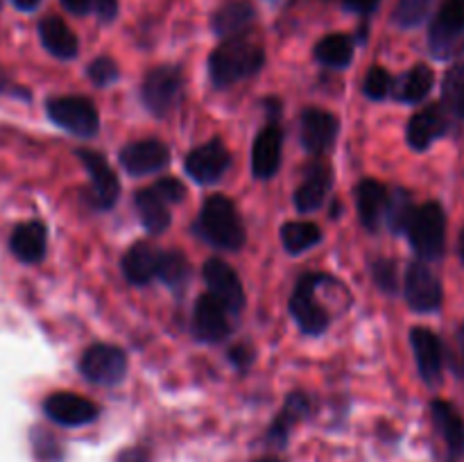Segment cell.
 <instances>
[{"label": "cell", "instance_id": "1", "mask_svg": "<svg viewBox=\"0 0 464 462\" xmlns=\"http://www.w3.org/2000/svg\"><path fill=\"white\" fill-rule=\"evenodd\" d=\"M263 63H266V53L261 45L236 36L213 50L208 57V77H211L213 86L225 89L245 77H252L254 72L261 71Z\"/></svg>", "mask_w": 464, "mask_h": 462}, {"label": "cell", "instance_id": "2", "mask_svg": "<svg viewBox=\"0 0 464 462\" xmlns=\"http://www.w3.org/2000/svg\"><path fill=\"white\" fill-rule=\"evenodd\" d=\"M198 231L208 245L227 252H236L245 243V226L238 211L225 195H213L204 202Z\"/></svg>", "mask_w": 464, "mask_h": 462}, {"label": "cell", "instance_id": "3", "mask_svg": "<svg viewBox=\"0 0 464 462\" xmlns=\"http://www.w3.org/2000/svg\"><path fill=\"white\" fill-rule=\"evenodd\" d=\"M408 238L412 249L426 261L440 258L444 252V240H447V216L438 202H426L415 211L411 226H408Z\"/></svg>", "mask_w": 464, "mask_h": 462}, {"label": "cell", "instance_id": "4", "mask_svg": "<svg viewBox=\"0 0 464 462\" xmlns=\"http://www.w3.org/2000/svg\"><path fill=\"white\" fill-rule=\"evenodd\" d=\"M48 116L54 125L80 136V139H91L100 127L93 102L82 95H63V98L48 100Z\"/></svg>", "mask_w": 464, "mask_h": 462}, {"label": "cell", "instance_id": "5", "mask_svg": "<svg viewBox=\"0 0 464 462\" xmlns=\"http://www.w3.org/2000/svg\"><path fill=\"white\" fill-rule=\"evenodd\" d=\"M184 93V75L177 66H157L145 75L140 95L145 107L157 116H166L177 107Z\"/></svg>", "mask_w": 464, "mask_h": 462}, {"label": "cell", "instance_id": "6", "mask_svg": "<svg viewBox=\"0 0 464 462\" xmlns=\"http://www.w3.org/2000/svg\"><path fill=\"white\" fill-rule=\"evenodd\" d=\"M430 53L449 59L464 48V0H447L430 25Z\"/></svg>", "mask_w": 464, "mask_h": 462}, {"label": "cell", "instance_id": "7", "mask_svg": "<svg viewBox=\"0 0 464 462\" xmlns=\"http://www.w3.org/2000/svg\"><path fill=\"white\" fill-rule=\"evenodd\" d=\"M326 276L322 274H306L299 279L297 288H295L293 297H290V313L297 320L299 329L308 335H320L324 333L329 326V315L324 308L317 303L315 290L317 285L324 281Z\"/></svg>", "mask_w": 464, "mask_h": 462}, {"label": "cell", "instance_id": "8", "mask_svg": "<svg viewBox=\"0 0 464 462\" xmlns=\"http://www.w3.org/2000/svg\"><path fill=\"white\" fill-rule=\"evenodd\" d=\"M80 371L91 383L116 385L127 374V356L113 344H93L80 358Z\"/></svg>", "mask_w": 464, "mask_h": 462}, {"label": "cell", "instance_id": "9", "mask_svg": "<svg viewBox=\"0 0 464 462\" xmlns=\"http://www.w3.org/2000/svg\"><path fill=\"white\" fill-rule=\"evenodd\" d=\"M231 166V154L218 139L199 145L186 157V172L198 184H216Z\"/></svg>", "mask_w": 464, "mask_h": 462}, {"label": "cell", "instance_id": "10", "mask_svg": "<svg viewBox=\"0 0 464 462\" xmlns=\"http://www.w3.org/2000/svg\"><path fill=\"white\" fill-rule=\"evenodd\" d=\"M170 163V152L166 145L157 139L134 140L121 149V166L127 175L145 177L161 172Z\"/></svg>", "mask_w": 464, "mask_h": 462}, {"label": "cell", "instance_id": "11", "mask_svg": "<svg viewBox=\"0 0 464 462\" xmlns=\"http://www.w3.org/2000/svg\"><path fill=\"white\" fill-rule=\"evenodd\" d=\"M193 333L202 342H222L231 333L229 311L211 293L202 294L193 311Z\"/></svg>", "mask_w": 464, "mask_h": 462}, {"label": "cell", "instance_id": "12", "mask_svg": "<svg viewBox=\"0 0 464 462\" xmlns=\"http://www.w3.org/2000/svg\"><path fill=\"white\" fill-rule=\"evenodd\" d=\"M204 281L208 285V293L220 299L229 313L243 311L245 306V290L240 284V276L236 274L229 263L220 258H211L204 263Z\"/></svg>", "mask_w": 464, "mask_h": 462}, {"label": "cell", "instance_id": "13", "mask_svg": "<svg viewBox=\"0 0 464 462\" xmlns=\"http://www.w3.org/2000/svg\"><path fill=\"white\" fill-rule=\"evenodd\" d=\"M77 157L91 177V202L98 208L113 207L121 195V181H118L116 172L109 168L102 154L93 152V149H80Z\"/></svg>", "mask_w": 464, "mask_h": 462}, {"label": "cell", "instance_id": "14", "mask_svg": "<svg viewBox=\"0 0 464 462\" xmlns=\"http://www.w3.org/2000/svg\"><path fill=\"white\" fill-rule=\"evenodd\" d=\"M406 299L412 311L433 313L442 303V285L424 263H412L406 272Z\"/></svg>", "mask_w": 464, "mask_h": 462}, {"label": "cell", "instance_id": "15", "mask_svg": "<svg viewBox=\"0 0 464 462\" xmlns=\"http://www.w3.org/2000/svg\"><path fill=\"white\" fill-rule=\"evenodd\" d=\"M44 412L48 419H53L59 426H84L98 417V406L89 399L80 397L72 392H54L44 401Z\"/></svg>", "mask_w": 464, "mask_h": 462}, {"label": "cell", "instance_id": "16", "mask_svg": "<svg viewBox=\"0 0 464 462\" xmlns=\"http://www.w3.org/2000/svg\"><path fill=\"white\" fill-rule=\"evenodd\" d=\"M338 136V118L324 109H306L299 120V140L311 154H322Z\"/></svg>", "mask_w": 464, "mask_h": 462}, {"label": "cell", "instance_id": "17", "mask_svg": "<svg viewBox=\"0 0 464 462\" xmlns=\"http://www.w3.org/2000/svg\"><path fill=\"white\" fill-rule=\"evenodd\" d=\"M281 149H284V134L276 125H267L258 131L252 148V172L258 179H270L279 170Z\"/></svg>", "mask_w": 464, "mask_h": 462}, {"label": "cell", "instance_id": "18", "mask_svg": "<svg viewBox=\"0 0 464 462\" xmlns=\"http://www.w3.org/2000/svg\"><path fill=\"white\" fill-rule=\"evenodd\" d=\"M411 344L421 379L429 385L440 383V376H442V344H440L438 335L420 326V329L411 331Z\"/></svg>", "mask_w": 464, "mask_h": 462}, {"label": "cell", "instance_id": "19", "mask_svg": "<svg viewBox=\"0 0 464 462\" xmlns=\"http://www.w3.org/2000/svg\"><path fill=\"white\" fill-rule=\"evenodd\" d=\"M390 193L383 184L374 179H365L356 186V208L358 220L370 231H376L388 213Z\"/></svg>", "mask_w": 464, "mask_h": 462}, {"label": "cell", "instance_id": "20", "mask_svg": "<svg viewBox=\"0 0 464 462\" xmlns=\"http://www.w3.org/2000/svg\"><path fill=\"white\" fill-rule=\"evenodd\" d=\"M256 16L252 0H222L213 12L211 27L222 39H236Z\"/></svg>", "mask_w": 464, "mask_h": 462}, {"label": "cell", "instance_id": "21", "mask_svg": "<svg viewBox=\"0 0 464 462\" xmlns=\"http://www.w3.org/2000/svg\"><path fill=\"white\" fill-rule=\"evenodd\" d=\"M45 247H48V231H45V225L36 220L18 225L9 238V249H12L14 256L21 263H30V265L45 256Z\"/></svg>", "mask_w": 464, "mask_h": 462}, {"label": "cell", "instance_id": "22", "mask_svg": "<svg viewBox=\"0 0 464 462\" xmlns=\"http://www.w3.org/2000/svg\"><path fill=\"white\" fill-rule=\"evenodd\" d=\"M331 168L326 163H315L308 168L306 177H304L302 186L295 193V207L299 213H313L326 202L331 190Z\"/></svg>", "mask_w": 464, "mask_h": 462}, {"label": "cell", "instance_id": "23", "mask_svg": "<svg viewBox=\"0 0 464 462\" xmlns=\"http://www.w3.org/2000/svg\"><path fill=\"white\" fill-rule=\"evenodd\" d=\"M161 252L148 243H136L122 256V274L131 285H148L159 274Z\"/></svg>", "mask_w": 464, "mask_h": 462}, {"label": "cell", "instance_id": "24", "mask_svg": "<svg viewBox=\"0 0 464 462\" xmlns=\"http://www.w3.org/2000/svg\"><path fill=\"white\" fill-rule=\"evenodd\" d=\"M444 131H447V116L442 113V109L426 107L411 118L406 134L411 148L421 152V149H429L433 140L440 139Z\"/></svg>", "mask_w": 464, "mask_h": 462}, {"label": "cell", "instance_id": "25", "mask_svg": "<svg viewBox=\"0 0 464 462\" xmlns=\"http://www.w3.org/2000/svg\"><path fill=\"white\" fill-rule=\"evenodd\" d=\"M39 36L44 48L57 59H72L77 54V36L62 18L48 16L39 23Z\"/></svg>", "mask_w": 464, "mask_h": 462}, {"label": "cell", "instance_id": "26", "mask_svg": "<svg viewBox=\"0 0 464 462\" xmlns=\"http://www.w3.org/2000/svg\"><path fill=\"white\" fill-rule=\"evenodd\" d=\"M170 207L172 204H168L154 186L136 193V208H139L140 222H143L150 234H163L168 229V225H170Z\"/></svg>", "mask_w": 464, "mask_h": 462}, {"label": "cell", "instance_id": "27", "mask_svg": "<svg viewBox=\"0 0 464 462\" xmlns=\"http://www.w3.org/2000/svg\"><path fill=\"white\" fill-rule=\"evenodd\" d=\"M433 410V421L438 426L440 435L447 442L449 451H451L453 457L464 456V419L458 415L456 408L447 401H435L430 406Z\"/></svg>", "mask_w": 464, "mask_h": 462}, {"label": "cell", "instance_id": "28", "mask_svg": "<svg viewBox=\"0 0 464 462\" xmlns=\"http://www.w3.org/2000/svg\"><path fill=\"white\" fill-rule=\"evenodd\" d=\"M435 84V75L429 66L420 63V66H412L411 71L403 72L401 77L397 80L394 84V98L399 102H406V104H417L430 93Z\"/></svg>", "mask_w": 464, "mask_h": 462}, {"label": "cell", "instance_id": "29", "mask_svg": "<svg viewBox=\"0 0 464 462\" xmlns=\"http://www.w3.org/2000/svg\"><path fill=\"white\" fill-rule=\"evenodd\" d=\"M308 408H311V403H308L306 394H302V392L290 394L288 401H285V406H284V410H281V415L276 417V421L272 424L270 442H275L276 447H284L285 439H288L290 428H293L299 419H304V417L308 415Z\"/></svg>", "mask_w": 464, "mask_h": 462}, {"label": "cell", "instance_id": "30", "mask_svg": "<svg viewBox=\"0 0 464 462\" xmlns=\"http://www.w3.org/2000/svg\"><path fill=\"white\" fill-rule=\"evenodd\" d=\"M322 240L320 226L313 225V222L297 220L288 222V225L281 226V243L288 254H304L311 247H315Z\"/></svg>", "mask_w": 464, "mask_h": 462}, {"label": "cell", "instance_id": "31", "mask_svg": "<svg viewBox=\"0 0 464 462\" xmlns=\"http://www.w3.org/2000/svg\"><path fill=\"white\" fill-rule=\"evenodd\" d=\"M317 62L331 68H344L353 59V41L347 34H329L315 45Z\"/></svg>", "mask_w": 464, "mask_h": 462}, {"label": "cell", "instance_id": "32", "mask_svg": "<svg viewBox=\"0 0 464 462\" xmlns=\"http://www.w3.org/2000/svg\"><path fill=\"white\" fill-rule=\"evenodd\" d=\"M159 279L170 290H184L190 279V263L186 261L184 254L179 252H161L159 261Z\"/></svg>", "mask_w": 464, "mask_h": 462}, {"label": "cell", "instance_id": "33", "mask_svg": "<svg viewBox=\"0 0 464 462\" xmlns=\"http://www.w3.org/2000/svg\"><path fill=\"white\" fill-rule=\"evenodd\" d=\"M415 202H412L411 193L399 188L397 193L390 195L388 199V213H385V222H388L390 231L394 234H403L411 226L412 217H415Z\"/></svg>", "mask_w": 464, "mask_h": 462}, {"label": "cell", "instance_id": "34", "mask_svg": "<svg viewBox=\"0 0 464 462\" xmlns=\"http://www.w3.org/2000/svg\"><path fill=\"white\" fill-rule=\"evenodd\" d=\"M442 98L453 113L464 118V63H458L447 72L442 84Z\"/></svg>", "mask_w": 464, "mask_h": 462}, {"label": "cell", "instance_id": "35", "mask_svg": "<svg viewBox=\"0 0 464 462\" xmlns=\"http://www.w3.org/2000/svg\"><path fill=\"white\" fill-rule=\"evenodd\" d=\"M430 7V0H399L394 18L401 27H415L426 18Z\"/></svg>", "mask_w": 464, "mask_h": 462}, {"label": "cell", "instance_id": "36", "mask_svg": "<svg viewBox=\"0 0 464 462\" xmlns=\"http://www.w3.org/2000/svg\"><path fill=\"white\" fill-rule=\"evenodd\" d=\"M392 89H394L392 77H390V72L385 71V68L381 66L370 68V72L365 75V84H362V91H365L367 98L385 100Z\"/></svg>", "mask_w": 464, "mask_h": 462}, {"label": "cell", "instance_id": "37", "mask_svg": "<svg viewBox=\"0 0 464 462\" xmlns=\"http://www.w3.org/2000/svg\"><path fill=\"white\" fill-rule=\"evenodd\" d=\"M89 77L95 86L104 89V86H111L113 82H118L121 71H118L116 62L109 57H98L95 62H91L89 66Z\"/></svg>", "mask_w": 464, "mask_h": 462}, {"label": "cell", "instance_id": "38", "mask_svg": "<svg viewBox=\"0 0 464 462\" xmlns=\"http://www.w3.org/2000/svg\"><path fill=\"white\" fill-rule=\"evenodd\" d=\"M372 272H374V279L376 284H379V288L388 290V293H394V290H397V267H394L392 261L379 258V261H374Z\"/></svg>", "mask_w": 464, "mask_h": 462}, {"label": "cell", "instance_id": "39", "mask_svg": "<svg viewBox=\"0 0 464 462\" xmlns=\"http://www.w3.org/2000/svg\"><path fill=\"white\" fill-rule=\"evenodd\" d=\"M152 186L159 190V193L163 195V199H166L168 204H179L181 199H184V195H186L184 184H181L179 179H172V177H166V179L154 181Z\"/></svg>", "mask_w": 464, "mask_h": 462}, {"label": "cell", "instance_id": "40", "mask_svg": "<svg viewBox=\"0 0 464 462\" xmlns=\"http://www.w3.org/2000/svg\"><path fill=\"white\" fill-rule=\"evenodd\" d=\"M91 9L98 14L100 21L109 23L116 18L118 14V0H91Z\"/></svg>", "mask_w": 464, "mask_h": 462}, {"label": "cell", "instance_id": "41", "mask_svg": "<svg viewBox=\"0 0 464 462\" xmlns=\"http://www.w3.org/2000/svg\"><path fill=\"white\" fill-rule=\"evenodd\" d=\"M379 3L381 0H344V7L352 9V12L356 14H370L374 12Z\"/></svg>", "mask_w": 464, "mask_h": 462}, {"label": "cell", "instance_id": "42", "mask_svg": "<svg viewBox=\"0 0 464 462\" xmlns=\"http://www.w3.org/2000/svg\"><path fill=\"white\" fill-rule=\"evenodd\" d=\"M62 5L68 12L75 14V16H82V14H86L91 9V0H62Z\"/></svg>", "mask_w": 464, "mask_h": 462}, {"label": "cell", "instance_id": "43", "mask_svg": "<svg viewBox=\"0 0 464 462\" xmlns=\"http://www.w3.org/2000/svg\"><path fill=\"white\" fill-rule=\"evenodd\" d=\"M249 358H252V353H249L245 347L231 349V362H236V365H247Z\"/></svg>", "mask_w": 464, "mask_h": 462}, {"label": "cell", "instance_id": "44", "mask_svg": "<svg viewBox=\"0 0 464 462\" xmlns=\"http://www.w3.org/2000/svg\"><path fill=\"white\" fill-rule=\"evenodd\" d=\"M118 462H148V456H145L140 448H131V451H125Z\"/></svg>", "mask_w": 464, "mask_h": 462}, {"label": "cell", "instance_id": "45", "mask_svg": "<svg viewBox=\"0 0 464 462\" xmlns=\"http://www.w3.org/2000/svg\"><path fill=\"white\" fill-rule=\"evenodd\" d=\"M14 5H16L18 9H23V12H32V9L39 7L41 0H12Z\"/></svg>", "mask_w": 464, "mask_h": 462}, {"label": "cell", "instance_id": "46", "mask_svg": "<svg viewBox=\"0 0 464 462\" xmlns=\"http://www.w3.org/2000/svg\"><path fill=\"white\" fill-rule=\"evenodd\" d=\"M256 462H284V460H279V457H261V460Z\"/></svg>", "mask_w": 464, "mask_h": 462}, {"label": "cell", "instance_id": "47", "mask_svg": "<svg viewBox=\"0 0 464 462\" xmlns=\"http://www.w3.org/2000/svg\"><path fill=\"white\" fill-rule=\"evenodd\" d=\"M460 256H462V261H464V231H462V236H460Z\"/></svg>", "mask_w": 464, "mask_h": 462}, {"label": "cell", "instance_id": "48", "mask_svg": "<svg viewBox=\"0 0 464 462\" xmlns=\"http://www.w3.org/2000/svg\"><path fill=\"white\" fill-rule=\"evenodd\" d=\"M0 91H5V77L0 75Z\"/></svg>", "mask_w": 464, "mask_h": 462}]
</instances>
